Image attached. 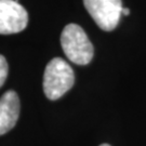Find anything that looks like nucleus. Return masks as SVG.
Returning a JSON list of instances; mask_svg holds the SVG:
<instances>
[{
	"label": "nucleus",
	"mask_w": 146,
	"mask_h": 146,
	"mask_svg": "<svg viewBox=\"0 0 146 146\" xmlns=\"http://www.w3.org/2000/svg\"><path fill=\"white\" fill-rule=\"evenodd\" d=\"M75 75L72 67L61 58H54L48 63L43 75V91L49 100L62 98L73 88Z\"/></svg>",
	"instance_id": "obj_1"
},
{
	"label": "nucleus",
	"mask_w": 146,
	"mask_h": 146,
	"mask_svg": "<svg viewBox=\"0 0 146 146\" xmlns=\"http://www.w3.org/2000/svg\"><path fill=\"white\" fill-rule=\"evenodd\" d=\"M61 44L68 60L77 65H87L93 58V46L84 31L77 24L65 26L61 35Z\"/></svg>",
	"instance_id": "obj_2"
},
{
	"label": "nucleus",
	"mask_w": 146,
	"mask_h": 146,
	"mask_svg": "<svg viewBox=\"0 0 146 146\" xmlns=\"http://www.w3.org/2000/svg\"><path fill=\"white\" fill-rule=\"evenodd\" d=\"M84 3L101 29L110 31L117 27L123 8L121 0H84Z\"/></svg>",
	"instance_id": "obj_3"
},
{
	"label": "nucleus",
	"mask_w": 146,
	"mask_h": 146,
	"mask_svg": "<svg viewBox=\"0 0 146 146\" xmlns=\"http://www.w3.org/2000/svg\"><path fill=\"white\" fill-rule=\"evenodd\" d=\"M28 13L16 0H0V34L10 35L24 31Z\"/></svg>",
	"instance_id": "obj_4"
},
{
	"label": "nucleus",
	"mask_w": 146,
	"mask_h": 146,
	"mask_svg": "<svg viewBox=\"0 0 146 146\" xmlns=\"http://www.w3.org/2000/svg\"><path fill=\"white\" fill-rule=\"evenodd\" d=\"M20 99L15 91H7L0 98V135L14 128L20 116Z\"/></svg>",
	"instance_id": "obj_5"
},
{
	"label": "nucleus",
	"mask_w": 146,
	"mask_h": 146,
	"mask_svg": "<svg viewBox=\"0 0 146 146\" xmlns=\"http://www.w3.org/2000/svg\"><path fill=\"white\" fill-rule=\"evenodd\" d=\"M9 72V66L3 55H0V88L3 86Z\"/></svg>",
	"instance_id": "obj_6"
},
{
	"label": "nucleus",
	"mask_w": 146,
	"mask_h": 146,
	"mask_svg": "<svg viewBox=\"0 0 146 146\" xmlns=\"http://www.w3.org/2000/svg\"><path fill=\"white\" fill-rule=\"evenodd\" d=\"M121 14H123V15H129L130 14V10L128 9V8H122V11H121Z\"/></svg>",
	"instance_id": "obj_7"
},
{
	"label": "nucleus",
	"mask_w": 146,
	"mask_h": 146,
	"mask_svg": "<svg viewBox=\"0 0 146 146\" xmlns=\"http://www.w3.org/2000/svg\"><path fill=\"white\" fill-rule=\"evenodd\" d=\"M100 146H110V144H102V145H100Z\"/></svg>",
	"instance_id": "obj_8"
}]
</instances>
